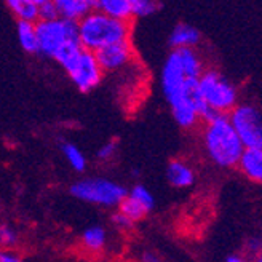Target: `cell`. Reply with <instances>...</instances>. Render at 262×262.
<instances>
[{
  "label": "cell",
  "instance_id": "cell-27",
  "mask_svg": "<svg viewBox=\"0 0 262 262\" xmlns=\"http://www.w3.org/2000/svg\"><path fill=\"white\" fill-rule=\"evenodd\" d=\"M226 262H246V260L242 259V257H237V256H230V257H227Z\"/></svg>",
  "mask_w": 262,
  "mask_h": 262
},
{
  "label": "cell",
  "instance_id": "cell-9",
  "mask_svg": "<svg viewBox=\"0 0 262 262\" xmlns=\"http://www.w3.org/2000/svg\"><path fill=\"white\" fill-rule=\"evenodd\" d=\"M171 50L176 48H196L202 43V32L189 23L176 24L168 40Z\"/></svg>",
  "mask_w": 262,
  "mask_h": 262
},
{
  "label": "cell",
  "instance_id": "cell-6",
  "mask_svg": "<svg viewBox=\"0 0 262 262\" xmlns=\"http://www.w3.org/2000/svg\"><path fill=\"white\" fill-rule=\"evenodd\" d=\"M229 117L246 149H262V112L254 104L240 102Z\"/></svg>",
  "mask_w": 262,
  "mask_h": 262
},
{
  "label": "cell",
  "instance_id": "cell-29",
  "mask_svg": "<svg viewBox=\"0 0 262 262\" xmlns=\"http://www.w3.org/2000/svg\"><path fill=\"white\" fill-rule=\"evenodd\" d=\"M256 262H262V253H260V254L257 256V259H256Z\"/></svg>",
  "mask_w": 262,
  "mask_h": 262
},
{
  "label": "cell",
  "instance_id": "cell-24",
  "mask_svg": "<svg viewBox=\"0 0 262 262\" xmlns=\"http://www.w3.org/2000/svg\"><path fill=\"white\" fill-rule=\"evenodd\" d=\"M112 224L117 229H131V227H133V224H135V221L129 219L126 214H123L119 209V211L112 214Z\"/></svg>",
  "mask_w": 262,
  "mask_h": 262
},
{
  "label": "cell",
  "instance_id": "cell-5",
  "mask_svg": "<svg viewBox=\"0 0 262 262\" xmlns=\"http://www.w3.org/2000/svg\"><path fill=\"white\" fill-rule=\"evenodd\" d=\"M38 55L53 59L55 55L71 40H78V23L66 18L37 21Z\"/></svg>",
  "mask_w": 262,
  "mask_h": 262
},
{
  "label": "cell",
  "instance_id": "cell-1",
  "mask_svg": "<svg viewBox=\"0 0 262 262\" xmlns=\"http://www.w3.org/2000/svg\"><path fill=\"white\" fill-rule=\"evenodd\" d=\"M200 144L209 162L224 169L238 168L246 149L229 114H217L200 125Z\"/></svg>",
  "mask_w": 262,
  "mask_h": 262
},
{
  "label": "cell",
  "instance_id": "cell-18",
  "mask_svg": "<svg viewBox=\"0 0 262 262\" xmlns=\"http://www.w3.org/2000/svg\"><path fill=\"white\" fill-rule=\"evenodd\" d=\"M119 209H120L123 214H126L129 219H133L135 222L136 221H141L144 216L149 213V209L144 206L142 203H139L136 199H133V196H131L129 193L123 199V202L120 203Z\"/></svg>",
  "mask_w": 262,
  "mask_h": 262
},
{
  "label": "cell",
  "instance_id": "cell-8",
  "mask_svg": "<svg viewBox=\"0 0 262 262\" xmlns=\"http://www.w3.org/2000/svg\"><path fill=\"white\" fill-rule=\"evenodd\" d=\"M96 58L104 74H120L135 59V48L131 40H123L96 51Z\"/></svg>",
  "mask_w": 262,
  "mask_h": 262
},
{
  "label": "cell",
  "instance_id": "cell-20",
  "mask_svg": "<svg viewBox=\"0 0 262 262\" xmlns=\"http://www.w3.org/2000/svg\"><path fill=\"white\" fill-rule=\"evenodd\" d=\"M128 193L133 196V199H136L139 203H142L144 206L149 209V211H152V209H154V205H155L154 195L150 193V190L146 186L136 184V186H133V189L128 190Z\"/></svg>",
  "mask_w": 262,
  "mask_h": 262
},
{
  "label": "cell",
  "instance_id": "cell-23",
  "mask_svg": "<svg viewBox=\"0 0 262 262\" xmlns=\"http://www.w3.org/2000/svg\"><path fill=\"white\" fill-rule=\"evenodd\" d=\"M16 240H18V235H16V232L13 230L11 227H8V226L0 227V243H2L4 246L15 245Z\"/></svg>",
  "mask_w": 262,
  "mask_h": 262
},
{
  "label": "cell",
  "instance_id": "cell-28",
  "mask_svg": "<svg viewBox=\"0 0 262 262\" xmlns=\"http://www.w3.org/2000/svg\"><path fill=\"white\" fill-rule=\"evenodd\" d=\"M31 2H34V4H37V5H40V4L47 2V0H31Z\"/></svg>",
  "mask_w": 262,
  "mask_h": 262
},
{
  "label": "cell",
  "instance_id": "cell-22",
  "mask_svg": "<svg viewBox=\"0 0 262 262\" xmlns=\"http://www.w3.org/2000/svg\"><path fill=\"white\" fill-rule=\"evenodd\" d=\"M56 18H59V11L53 0H47V2L38 5V21L40 19L48 21V19H56Z\"/></svg>",
  "mask_w": 262,
  "mask_h": 262
},
{
  "label": "cell",
  "instance_id": "cell-26",
  "mask_svg": "<svg viewBox=\"0 0 262 262\" xmlns=\"http://www.w3.org/2000/svg\"><path fill=\"white\" fill-rule=\"evenodd\" d=\"M141 262H162V259L157 254L150 253V251H146V253L142 254V257H141Z\"/></svg>",
  "mask_w": 262,
  "mask_h": 262
},
{
  "label": "cell",
  "instance_id": "cell-7",
  "mask_svg": "<svg viewBox=\"0 0 262 262\" xmlns=\"http://www.w3.org/2000/svg\"><path fill=\"white\" fill-rule=\"evenodd\" d=\"M71 78L72 85L80 91V93H90L93 91L102 80L104 71L96 58V53L86 48L82 50L78 58L69 66L68 71H64Z\"/></svg>",
  "mask_w": 262,
  "mask_h": 262
},
{
  "label": "cell",
  "instance_id": "cell-15",
  "mask_svg": "<svg viewBox=\"0 0 262 262\" xmlns=\"http://www.w3.org/2000/svg\"><path fill=\"white\" fill-rule=\"evenodd\" d=\"M4 2L16 21H38V5L31 0H4Z\"/></svg>",
  "mask_w": 262,
  "mask_h": 262
},
{
  "label": "cell",
  "instance_id": "cell-19",
  "mask_svg": "<svg viewBox=\"0 0 262 262\" xmlns=\"http://www.w3.org/2000/svg\"><path fill=\"white\" fill-rule=\"evenodd\" d=\"M135 18L152 16L162 8V0H133Z\"/></svg>",
  "mask_w": 262,
  "mask_h": 262
},
{
  "label": "cell",
  "instance_id": "cell-17",
  "mask_svg": "<svg viewBox=\"0 0 262 262\" xmlns=\"http://www.w3.org/2000/svg\"><path fill=\"white\" fill-rule=\"evenodd\" d=\"M82 242L83 245L91 251H99L101 248L106 245V230L101 226H93L88 227L82 233Z\"/></svg>",
  "mask_w": 262,
  "mask_h": 262
},
{
  "label": "cell",
  "instance_id": "cell-14",
  "mask_svg": "<svg viewBox=\"0 0 262 262\" xmlns=\"http://www.w3.org/2000/svg\"><path fill=\"white\" fill-rule=\"evenodd\" d=\"M16 37L21 50L28 55H38L37 26L31 21H16Z\"/></svg>",
  "mask_w": 262,
  "mask_h": 262
},
{
  "label": "cell",
  "instance_id": "cell-21",
  "mask_svg": "<svg viewBox=\"0 0 262 262\" xmlns=\"http://www.w3.org/2000/svg\"><path fill=\"white\" fill-rule=\"evenodd\" d=\"M117 152H119V142L117 141H107L106 144L98 149L96 152V159L102 163H107L111 160H114L117 157Z\"/></svg>",
  "mask_w": 262,
  "mask_h": 262
},
{
  "label": "cell",
  "instance_id": "cell-11",
  "mask_svg": "<svg viewBox=\"0 0 262 262\" xmlns=\"http://www.w3.org/2000/svg\"><path fill=\"white\" fill-rule=\"evenodd\" d=\"M59 16L72 21H80L88 13L96 10V0H53Z\"/></svg>",
  "mask_w": 262,
  "mask_h": 262
},
{
  "label": "cell",
  "instance_id": "cell-4",
  "mask_svg": "<svg viewBox=\"0 0 262 262\" xmlns=\"http://www.w3.org/2000/svg\"><path fill=\"white\" fill-rule=\"evenodd\" d=\"M69 190L71 195L78 200L106 208L120 206L123 199L128 195V190L122 184L106 178L80 179L74 182Z\"/></svg>",
  "mask_w": 262,
  "mask_h": 262
},
{
  "label": "cell",
  "instance_id": "cell-25",
  "mask_svg": "<svg viewBox=\"0 0 262 262\" xmlns=\"http://www.w3.org/2000/svg\"><path fill=\"white\" fill-rule=\"evenodd\" d=\"M0 262H21V259L10 251H4L2 254H0Z\"/></svg>",
  "mask_w": 262,
  "mask_h": 262
},
{
  "label": "cell",
  "instance_id": "cell-16",
  "mask_svg": "<svg viewBox=\"0 0 262 262\" xmlns=\"http://www.w3.org/2000/svg\"><path fill=\"white\" fill-rule=\"evenodd\" d=\"M59 149H61V154L66 159V162L69 163V166L74 169V171H77V173H83L85 171V169H86V157L80 149L75 146L74 142L64 141V142H61Z\"/></svg>",
  "mask_w": 262,
  "mask_h": 262
},
{
  "label": "cell",
  "instance_id": "cell-2",
  "mask_svg": "<svg viewBox=\"0 0 262 262\" xmlns=\"http://www.w3.org/2000/svg\"><path fill=\"white\" fill-rule=\"evenodd\" d=\"M129 21L112 18L99 10H93L78 21V40L83 48L93 51V53L109 45L129 40Z\"/></svg>",
  "mask_w": 262,
  "mask_h": 262
},
{
  "label": "cell",
  "instance_id": "cell-12",
  "mask_svg": "<svg viewBox=\"0 0 262 262\" xmlns=\"http://www.w3.org/2000/svg\"><path fill=\"white\" fill-rule=\"evenodd\" d=\"M238 169L245 178L262 184V149H245Z\"/></svg>",
  "mask_w": 262,
  "mask_h": 262
},
{
  "label": "cell",
  "instance_id": "cell-3",
  "mask_svg": "<svg viewBox=\"0 0 262 262\" xmlns=\"http://www.w3.org/2000/svg\"><path fill=\"white\" fill-rule=\"evenodd\" d=\"M199 83L203 99L217 114H230L240 104L238 88L217 69H205Z\"/></svg>",
  "mask_w": 262,
  "mask_h": 262
},
{
  "label": "cell",
  "instance_id": "cell-10",
  "mask_svg": "<svg viewBox=\"0 0 262 262\" xmlns=\"http://www.w3.org/2000/svg\"><path fill=\"white\" fill-rule=\"evenodd\" d=\"M166 181L176 189H186L195 182V171L186 160L174 159L166 166Z\"/></svg>",
  "mask_w": 262,
  "mask_h": 262
},
{
  "label": "cell",
  "instance_id": "cell-13",
  "mask_svg": "<svg viewBox=\"0 0 262 262\" xmlns=\"http://www.w3.org/2000/svg\"><path fill=\"white\" fill-rule=\"evenodd\" d=\"M96 10L122 21L135 19L133 0H96Z\"/></svg>",
  "mask_w": 262,
  "mask_h": 262
}]
</instances>
